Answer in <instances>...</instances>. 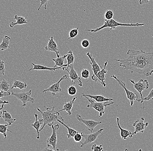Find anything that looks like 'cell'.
<instances>
[{"label": "cell", "instance_id": "cell-1", "mask_svg": "<svg viewBox=\"0 0 153 151\" xmlns=\"http://www.w3.org/2000/svg\"><path fill=\"white\" fill-rule=\"evenodd\" d=\"M120 62L119 66L127 70H131L132 73L136 72L148 77L153 73V60L143 62H126L121 59H115Z\"/></svg>", "mask_w": 153, "mask_h": 151}, {"label": "cell", "instance_id": "cell-2", "mask_svg": "<svg viewBox=\"0 0 153 151\" xmlns=\"http://www.w3.org/2000/svg\"><path fill=\"white\" fill-rule=\"evenodd\" d=\"M38 111L41 113L43 119V125L41 128L40 132H41L46 125L49 126H51L54 122L57 121L58 118L62 122H64V119L62 116L60 112L55 111V106L52 107H46V111H42L39 108H37Z\"/></svg>", "mask_w": 153, "mask_h": 151}, {"label": "cell", "instance_id": "cell-3", "mask_svg": "<svg viewBox=\"0 0 153 151\" xmlns=\"http://www.w3.org/2000/svg\"><path fill=\"white\" fill-rule=\"evenodd\" d=\"M127 54L128 55V57L127 59H123L122 60L124 62H143L153 60V52H148L142 50L129 49Z\"/></svg>", "mask_w": 153, "mask_h": 151}, {"label": "cell", "instance_id": "cell-4", "mask_svg": "<svg viewBox=\"0 0 153 151\" xmlns=\"http://www.w3.org/2000/svg\"><path fill=\"white\" fill-rule=\"evenodd\" d=\"M105 22L104 24L101 26L95 29H88L87 31H90L92 33H96L98 31H100L101 30L107 28H109L110 30H111L113 29H116L117 27L118 26H125V27H139L144 25V23H137L136 24H124L122 23L119 22H117L113 19H111L110 20H107L105 19L104 20Z\"/></svg>", "mask_w": 153, "mask_h": 151}, {"label": "cell", "instance_id": "cell-5", "mask_svg": "<svg viewBox=\"0 0 153 151\" xmlns=\"http://www.w3.org/2000/svg\"><path fill=\"white\" fill-rule=\"evenodd\" d=\"M89 101L90 104L87 105V108H92L95 110L99 112V117H101L105 113V108L110 105L114 104V102H109L110 101H106L103 102H95L91 98H88L87 96H84Z\"/></svg>", "mask_w": 153, "mask_h": 151}, {"label": "cell", "instance_id": "cell-6", "mask_svg": "<svg viewBox=\"0 0 153 151\" xmlns=\"http://www.w3.org/2000/svg\"><path fill=\"white\" fill-rule=\"evenodd\" d=\"M111 77L115 79L117 81L118 84L124 89L125 92H126L127 98L130 101L131 106H133L134 102L135 101H137V102H139V103L140 102V103H141V101H142L141 98L139 97V96H138V94L134 92L133 91H131L128 89H127V87H126V84L123 81L120 80L116 76H115L114 74L112 75Z\"/></svg>", "mask_w": 153, "mask_h": 151}, {"label": "cell", "instance_id": "cell-7", "mask_svg": "<svg viewBox=\"0 0 153 151\" xmlns=\"http://www.w3.org/2000/svg\"><path fill=\"white\" fill-rule=\"evenodd\" d=\"M131 83H132L134 85V88L137 91L140 95V98H141V103L143 104V109H144V104L143 103V95H142V91L144 89H148L149 88V84L148 83V81L147 80H143V79H140L137 83H135L133 80H131L129 79Z\"/></svg>", "mask_w": 153, "mask_h": 151}, {"label": "cell", "instance_id": "cell-8", "mask_svg": "<svg viewBox=\"0 0 153 151\" xmlns=\"http://www.w3.org/2000/svg\"><path fill=\"white\" fill-rule=\"evenodd\" d=\"M32 91L30 90L26 92H22L19 93H14L11 91V94L14 95L17 97L19 100L21 101L23 103L22 106L26 107L27 103L30 102L31 103H34V98L30 97Z\"/></svg>", "mask_w": 153, "mask_h": 151}, {"label": "cell", "instance_id": "cell-9", "mask_svg": "<svg viewBox=\"0 0 153 151\" xmlns=\"http://www.w3.org/2000/svg\"><path fill=\"white\" fill-rule=\"evenodd\" d=\"M108 60H107L105 62L104 65V67H101V70L96 75H93L91 76V79L95 82H98L101 83V85H103V86H106V83H105V79H106V74L108 72V71L106 70V68L108 63Z\"/></svg>", "mask_w": 153, "mask_h": 151}, {"label": "cell", "instance_id": "cell-10", "mask_svg": "<svg viewBox=\"0 0 153 151\" xmlns=\"http://www.w3.org/2000/svg\"><path fill=\"white\" fill-rule=\"evenodd\" d=\"M104 130V129H101L95 132L91 133L88 135L85 134L84 133L81 132L82 137L85 139V141L83 142H81V145L80 147H84L86 145L90 144L94 141H95Z\"/></svg>", "mask_w": 153, "mask_h": 151}, {"label": "cell", "instance_id": "cell-11", "mask_svg": "<svg viewBox=\"0 0 153 151\" xmlns=\"http://www.w3.org/2000/svg\"><path fill=\"white\" fill-rule=\"evenodd\" d=\"M68 78H69V76L68 75H67V74H65L59 79V81L57 82V83H54L51 86H50L48 88V89L43 91V92L50 91V92H51L53 96H56L57 93L61 92L62 91V89L60 87V83L63 80H67V79H68Z\"/></svg>", "mask_w": 153, "mask_h": 151}, {"label": "cell", "instance_id": "cell-12", "mask_svg": "<svg viewBox=\"0 0 153 151\" xmlns=\"http://www.w3.org/2000/svg\"><path fill=\"white\" fill-rule=\"evenodd\" d=\"M51 127H52V135L47 139V144L48 147L52 146L54 151H55L56 150L57 141V131L59 129V126L58 124H57L55 126L53 124L51 125Z\"/></svg>", "mask_w": 153, "mask_h": 151}, {"label": "cell", "instance_id": "cell-13", "mask_svg": "<svg viewBox=\"0 0 153 151\" xmlns=\"http://www.w3.org/2000/svg\"><path fill=\"white\" fill-rule=\"evenodd\" d=\"M76 118L79 122L85 124L86 126V128L91 133H92L94 130V128L99 124H101V122H97L94 121L93 120H86L84 119L80 115H76Z\"/></svg>", "mask_w": 153, "mask_h": 151}, {"label": "cell", "instance_id": "cell-14", "mask_svg": "<svg viewBox=\"0 0 153 151\" xmlns=\"http://www.w3.org/2000/svg\"><path fill=\"white\" fill-rule=\"evenodd\" d=\"M69 68L70 69V70L68 71V69H65V70H66L69 74V76L71 80V86H73L77 83L79 86L82 87L83 86V83L81 81V78L78 76L77 72L74 69L73 64H71Z\"/></svg>", "mask_w": 153, "mask_h": 151}, {"label": "cell", "instance_id": "cell-15", "mask_svg": "<svg viewBox=\"0 0 153 151\" xmlns=\"http://www.w3.org/2000/svg\"><path fill=\"white\" fill-rule=\"evenodd\" d=\"M144 117H142L134 122L133 124V126L135 128L134 131L133 132L134 135L136 134L138 132L143 133L145 129L149 125L148 122L144 123Z\"/></svg>", "mask_w": 153, "mask_h": 151}, {"label": "cell", "instance_id": "cell-16", "mask_svg": "<svg viewBox=\"0 0 153 151\" xmlns=\"http://www.w3.org/2000/svg\"><path fill=\"white\" fill-rule=\"evenodd\" d=\"M45 49L47 51H51L55 52L57 55V57H60V52L58 51V47L55 40L53 39V37L52 36L51 39H48L47 46L45 47Z\"/></svg>", "mask_w": 153, "mask_h": 151}, {"label": "cell", "instance_id": "cell-17", "mask_svg": "<svg viewBox=\"0 0 153 151\" xmlns=\"http://www.w3.org/2000/svg\"><path fill=\"white\" fill-rule=\"evenodd\" d=\"M32 64L33 66V67L32 68L29 69L28 70L29 71L33 70H49L50 71H53V72H54L56 70L62 69L64 67H68V64H64L62 66L57 67L56 68L48 67L42 65H36V64L33 63H32Z\"/></svg>", "mask_w": 153, "mask_h": 151}, {"label": "cell", "instance_id": "cell-18", "mask_svg": "<svg viewBox=\"0 0 153 151\" xmlns=\"http://www.w3.org/2000/svg\"><path fill=\"white\" fill-rule=\"evenodd\" d=\"M86 55L90 59V64L92 66V71H93V75H96L101 70V66L100 65V63L98 64L97 62L95 59L93 57L92 55L90 52H87Z\"/></svg>", "mask_w": 153, "mask_h": 151}, {"label": "cell", "instance_id": "cell-19", "mask_svg": "<svg viewBox=\"0 0 153 151\" xmlns=\"http://www.w3.org/2000/svg\"><path fill=\"white\" fill-rule=\"evenodd\" d=\"M119 121V118H117V126H118L119 129L120 130V135L121 138L124 139V140H127V138L128 137H129L131 138H132L134 135L133 132L130 131L129 130L124 129H123L120 126Z\"/></svg>", "mask_w": 153, "mask_h": 151}, {"label": "cell", "instance_id": "cell-20", "mask_svg": "<svg viewBox=\"0 0 153 151\" xmlns=\"http://www.w3.org/2000/svg\"><path fill=\"white\" fill-rule=\"evenodd\" d=\"M76 98H77V97H74L71 101L64 103L63 109L57 111V112H62L63 111H65L67 112V115H71L72 114L71 110L72 109L74 103Z\"/></svg>", "mask_w": 153, "mask_h": 151}, {"label": "cell", "instance_id": "cell-21", "mask_svg": "<svg viewBox=\"0 0 153 151\" xmlns=\"http://www.w3.org/2000/svg\"><path fill=\"white\" fill-rule=\"evenodd\" d=\"M34 115L35 117V121L34 123L31 124V126L36 129L37 133V139H39L40 138V130L41 129V126L42 124H43V119L42 118L38 119V115L37 114L34 113Z\"/></svg>", "mask_w": 153, "mask_h": 151}, {"label": "cell", "instance_id": "cell-22", "mask_svg": "<svg viewBox=\"0 0 153 151\" xmlns=\"http://www.w3.org/2000/svg\"><path fill=\"white\" fill-rule=\"evenodd\" d=\"M14 19L16 20V22H11L9 24V26L11 28H13L14 26L16 25L27 24L28 23L27 19L25 17H23V16H19L17 15H15L14 16Z\"/></svg>", "mask_w": 153, "mask_h": 151}, {"label": "cell", "instance_id": "cell-23", "mask_svg": "<svg viewBox=\"0 0 153 151\" xmlns=\"http://www.w3.org/2000/svg\"><path fill=\"white\" fill-rule=\"evenodd\" d=\"M86 96L89 97L91 99H93L97 102H103L106 101H111L113 100L112 98H107L104 97L102 95H93L90 94H86L84 93H82V97Z\"/></svg>", "mask_w": 153, "mask_h": 151}, {"label": "cell", "instance_id": "cell-24", "mask_svg": "<svg viewBox=\"0 0 153 151\" xmlns=\"http://www.w3.org/2000/svg\"><path fill=\"white\" fill-rule=\"evenodd\" d=\"M2 117L5 122H7L9 126H11L16 120V118H13L11 115L6 110L3 111Z\"/></svg>", "mask_w": 153, "mask_h": 151}, {"label": "cell", "instance_id": "cell-25", "mask_svg": "<svg viewBox=\"0 0 153 151\" xmlns=\"http://www.w3.org/2000/svg\"><path fill=\"white\" fill-rule=\"evenodd\" d=\"M10 38L7 35H4L3 39L2 42L0 44V51L6 50L7 49L10 48L9 44L10 43Z\"/></svg>", "mask_w": 153, "mask_h": 151}, {"label": "cell", "instance_id": "cell-26", "mask_svg": "<svg viewBox=\"0 0 153 151\" xmlns=\"http://www.w3.org/2000/svg\"><path fill=\"white\" fill-rule=\"evenodd\" d=\"M58 122H60V123L63 125L64 126L66 127L68 129V134H67V136L68 138H71L74 137V135L76 134L79 133V132L76 131L74 129H72L70 127H69L68 126H67L65 124V122H62L60 119H58L57 121Z\"/></svg>", "mask_w": 153, "mask_h": 151}, {"label": "cell", "instance_id": "cell-27", "mask_svg": "<svg viewBox=\"0 0 153 151\" xmlns=\"http://www.w3.org/2000/svg\"><path fill=\"white\" fill-rule=\"evenodd\" d=\"M27 87V84L25 82L14 80L11 89H19L20 90H23L25 89Z\"/></svg>", "mask_w": 153, "mask_h": 151}, {"label": "cell", "instance_id": "cell-28", "mask_svg": "<svg viewBox=\"0 0 153 151\" xmlns=\"http://www.w3.org/2000/svg\"><path fill=\"white\" fill-rule=\"evenodd\" d=\"M68 56V54L64 55L62 57H57L56 59H53L52 60L55 63L53 67L56 68L57 67L62 66L65 64V60Z\"/></svg>", "mask_w": 153, "mask_h": 151}, {"label": "cell", "instance_id": "cell-29", "mask_svg": "<svg viewBox=\"0 0 153 151\" xmlns=\"http://www.w3.org/2000/svg\"><path fill=\"white\" fill-rule=\"evenodd\" d=\"M10 83L5 79H3L0 82V90L3 91H9Z\"/></svg>", "mask_w": 153, "mask_h": 151}, {"label": "cell", "instance_id": "cell-30", "mask_svg": "<svg viewBox=\"0 0 153 151\" xmlns=\"http://www.w3.org/2000/svg\"><path fill=\"white\" fill-rule=\"evenodd\" d=\"M67 61L68 63V68H69L70 66L74 63L75 60V57L73 53V51L71 50H70L68 52V56L66 57Z\"/></svg>", "mask_w": 153, "mask_h": 151}, {"label": "cell", "instance_id": "cell-31", "mask_svg": "<svg viewBox=\"0 0 153 151\" xmlns=\"http://www.w3.org/2000/svg\"><path fill=\"white\" fill-rule=\"evenodd\" d=\"M8 125V124H7V125L0 124V133L3 135L4 138H6L7 136V131L10 132L12 133V132L10 130L7 128Z\"/></svg>", "mask_w": 153, "mask_h": 151}, {"label": "cell", "instance_id": "cell-32", "mask_svg": "<svg viewBox=\"0 0 153 151\" xmlns=\"http://www.w3.org/2000/svg\"><path fill=\"white\" fill-rule=\"evenodd\" d=\"M78 29H79V28L77 27V28H75V29H72L69 33V37L68 38V39H74V38H75L78 35V32H79Z\"/></svg>", "mask_w": 153, "mask_h": 151}, {"label": "cell", "instance_id": "cell-33", "mask_svg": "<svg viewBox=\"0 0 153 151\" xmlns=\"http://www.w3.org/2000/svg\"><path fill=\"white\" fill-rule=\"evenodd\" d=\"M68 92L69 95H72V96L75 95L76 93V87L74 86H71L70 87L68 88Z\"/></svg>", "mask_w": 153, "mask_h": 151}, {"label": "cell", "instance_id": "cell-34", "mask_svg": "<svg viewBox=\"0 0 153 151\" xmlns=\"http://www.w3.org/2000/svg\"><path fill=\"white\" fill-rule=\"evenodd\" d=\"M81 76L84 79H88L90 76V72L87 69H83L81 72Z\"/></svg>", "mask_w": 153, "mask_h": 151}, {"label": "cell", "instance_id": "cell-35", "mask_svg": "<svg viewBox=\"0 0 153 151\" xmlns=\"http://www.w3.org/2000/svg\"><path fill=\"white\" fill-rule=\"evenodd\" d=\"M114 16V12L111 10H107L105 15V19L110 20L113 19Z\"/></svg>", "mask_w": 153, "mask_h": 151}, {"label": "cell", "instance_id": "cell-36", "mask_svg": "<svg viewBox=\"0 0 153 151\" xmlns=\"http://www.w3.org/2000/svg\"><path fill=\"white\" fill-rule=\"evenodd\" d=\"M5 71V68L4 60L0 59V74L2 75H4Z\"/></svg>", "mask_w": 153, "mask_h": 151}, {"label": "cell", "instance_id": "cell-37", "mask_svg": "<svg viewBox=\"0 0 153 151\" xmlns=\"http://www.w3.org/2000/svg\"><path fill=\"white\" fill-rule=\"evenodd\" d=\"M91 150L94 151H103V146L102 145H100V146H97L96 144H94L91 146Z\"/></svg>", "mask_w": 153, "mask_h": 151}, {"label": "cell", "instance_id": "cell-38", "mask_svg": "<svg viewBox=\"0 0 153 151\" xmlns=\"http://www.w3.org/2000/svg\"><path fill=\"white\" fill-rule=\"evenodd\" d=\"M49 1L50 0H40V1H41V5H40L39 7H38V10H40V9H41V7H42L43 6L44 7L45 9L46 10V9H47V8L48 3Z\"/></svg>", "mask_w": 153, "mask_h": 151}, {"label": "cell", "instance_id": "cell-39", "mask_svg": "<svg viewBox=\"0 0 153 151\" xmlns=\"http://www.w3.org/2000/svg\"><path fill=\"white\" fill-rule=\"evenodd\" d=\"M90 43L88 39H84L81 42V45L83 48H87L89 46Z\"/></svg>", "mask_w": 153, "mask_h": 151}, {"label": "cell", "instance_id": "cell-40", "mask_svg": "<svg viewBox=\"0 0 153 151\" xmlns=\"http://www.w3.org/2000/svg\"><path fill=\"white\" fill-rule=\"evenodd\" d=\"M73 138L74 141L75 142H81L82 138V134L81 133L80 134L79 133H78L76 134Z\"/></svg>", "mask_w": 153, "mask_h": 151}, {"label": "cell", "instance_id": "cell-41", "mask_svg": "<svg viewBox=\"0 0 153 151\" xmlns=\"http://www.w3.org/2000/svg\"><path fill=\"white\" fill-rule=\"evenodd\" d=\"M11 94V92L9 91H0V98H1L4 97H7V96H10Z\"/></svg>", "mask_w": 153, "mask_h": 151}, {"label": "cell", "instance_id": "cell-42", "mask_svg": "<svg viewBox=\"0 0 153 151\" xmlns=\"http://www.w3.org/2000/svg\"><path fill=\"white\" fill-rule=\"evenodd\" d=\"M153 97V89L151 90L149 94H148L147 97H144L143 98V101H148L150 100V99H152Z\"/></svg>", "mask_w": 153, "mask_h": 151}, {"label": "cell", "instance_id": "cell-43", "mask_svg": "<svg viewBox=\"0 0 153 151\" xmlns=\"http://www.w3.org/2000/svg\"><path fill=\"white\" fill-rule=\"evenodd\" d=\"M151 0H139V4L140 5L144 4H147Z\"/></svg>", "mask_w": 153, "mask_h": 151}, {"label": "cell", "instance_id": "cell-44", "mask_svg": "<svg viewBox=\"0 0 153 151\" xmlns=\"http://www.w3.org/2000/svg\"><path fill=\"white\" fill-rule=\"evenodd\" d=\"M11 104V103H10L8 101H3V100H1L0 99V105H2V104Z\"/></svg>", "mask_w": 153, "mask_h": 151}, {"label": "cell", "instance_id": "cell-45", "mask_svg": "<svg viewBox=\"0 0 153 151\" xmlns=\"http://www.w3.org/2000/svg\"><path fill=\"white\" fill-rule=\"evenodd\" d=\"M4 104H2L1 107H0V118L1 117V115L2 114V112H1V111L2 110L4 109Z\"/></svg>", "mask_w": 153, "mask_h": 151}, {"label": "cell", "instance_id": "cell-46", "mask_svg": "<svg viewBox=\"0 0 153 151\" xmlns=\"http://www.w3.org/2000/svg\"><path fill=\"white\" fill-rule=\"evenodd\" d=\"M49 147H46V148H45V149H44V150H43L45 151H54V150H53V149H49Z\"/></svg>", "mask_w": 153, "mask_h": 151}, {"label": "cell", "instance_id": "cell-47", "mask_svg": "<svg viewBox=\"0 0 153 151\" xmlns=\"http://www.w3.org/2000/svg\"><path fill=\"white\" fill-rule=\"evenodd\" d=\"M152 37H153V34H152Z\"/></svg>", "mask_w": 153, "mask_h": 151}, {"label": "cell", "instance_id": "cell-48", "mask_svg": "<svg viewBox=\"0 0 153 151\" xmlns=\"http://www.w3.org/2000/svg\"><path fill=\"white\" fill-rule=\"evenodd\" d=\"M152 100H153V97L152 98Z\"/></svg>", "mask_w": 153, "mask_h": 151}]
</instances>
